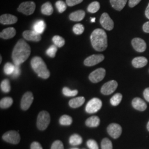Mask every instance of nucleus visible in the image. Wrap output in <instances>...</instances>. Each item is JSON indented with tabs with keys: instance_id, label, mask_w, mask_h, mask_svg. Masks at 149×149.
Instances as JSON below:
<instances>
[{
	"instance_id": "f257e3e1",
	"label": "nucleus",
	"mask_w": 149,
	"mask_h": 149,
	"mask_svg": "<svg viewBox=\"0 0 149 149\" xmlns=\"http://www.w3.org/2000/svg\"><path fill=\"white\" fill-rule=\"evenodd\" d=\"M31 53L30 46L23 39H19L15 46L12 58L15 65H20L27 60Z\"/></svg>"
},
{
	"instance_id": "f03ea898",
	"label": "nucleus",
	"mask_w": 149,
	"mask_h": 149,
	"mask_svg": "<svg viewBox=\"0 0 149 149\" xmlns=\"http://www.w3.org/2000/svg\"><path fill=\"white\" fill-rule=\"evenodd\" d=\"M90 39L93 48L97 52L104 51L108 47L106 33L102 29L94 30L91 35Z\"/></svg>"
},
{
	"instance_id": "7ed1b4c3",
	"label": "nucleus",
	"mask_w": 149,
	"mask_h": 149,
	"mask_svg": "<svg viewBox=\"0 0 149 149\" xmlns=\"http://www.w3.org/2000/svg\"><path fill=\"white\" fill-rule=\"evenodd\" d=\"M31 66L38 76L43 79H47L50 76V71L42 58L39 56H35L32 58Z\"/></svg>"
},
{
	"instance_id": "20e7f679",
	"label": "nucleus",
	"mask_w": 149,
	"mask_h": 149,
	"mask_svg": "<svg viewBox=\"0 0 149 149\" xmlns=\"http://www.w3.org/2000/svg\"><path fill=\"white\" fill-rule=\"evenodd\" d=\"M50 122V114L48 112L43 111L38 114L37 121V127L40 130H44L48 128Z\"/></svg>"
},
{
	"instance_id": "39448f33",
	"label": "nucleus",
	"mask_w": 149,
	"mask_h": 149,
	"mask_svg": "<svg viewBox=\"0 0 149 149\" xmlns=\"http://www.w3.org/2000/svg\"><path fill=\"white\" fill-rule=\"evenodd\" d=\"M36 3L33 1L22 2L17 8V11L23 14L29 16L32 15L36 10Z\"/></svg>"
},
{
	"instance_id": "423d86ee",
	"label": "nucleus",
	"mask_w": 149,
	"mask_h": 149,
	"mask_svg": "<svg viewBox=\"0 0 149 149\" xmlns=\"http://www.w3.org/2000/svg\"><path fill=\"white\" fill-rule=\"evenodd\" d=\"M102 102L98 98H93L87 103L86 106V111L88 113H95L101 108Z\"/></svg>"
},
{
	"instance_id": "0eeeda50",
	"label": "nucleus",
	"mask_w": 149,
	"mask_h": 149,
	"mask_svg": "<svg viewBox=\"0 0 149 149\" xmlns=\"http://www.w3.org/2000/svg\"><path fill=\"white\" fill-rule=\"evenodd\" d=\"M2 139L7 143L12 144H18L21 140L20 135L17 132L11 130L4 134Z\"/></svg>"
},
{
	"instance_id": "6e6552de",
	"label": "nucleus",
	"mask_w": 149,
	"mask_h": 149,
	"mask_svg": "<svg viewBox=\"0 0 149 149\" xmlns=\"http://www.w3.org/2000/svg\"><path fill=\"white\" fill-rule=\"evenodd\" d=\"M106 75V70L99 68L92 72L89 75V79L93 83H98L103 80Z\"/></svg>"
},
{
	"instance_id": "1a4fd4ad",
	"label": "nucleus",
	"mask_w": 149,
	"mask_h": 149,
	"mask_svg": "<svg viewBox=\"0 0 149 149\" xmlns=\"http://www.w3.org/2000/svg\"><path fill=\"white\" fill-rule=\"evenodd\" d=\"M118 87V83L115 80H111L104 84L102 87L101 92L104 95H109L113 93Z\"/></svg>"
},
{
	"instance_id": "9d476101",
	"label": "nucleus",
	"mask_w": 149,
	"mask_h": 149,
	"mask_svg": "<svg viewBox=\"0 0 149 149\" xmlns=\"http://www.w3.org/2000/svg\"><path fill=\"white\" fill-rule=\"evenodd\" d=\"M34 100L33 95L31 92H27L22 97L21 103V107L23 111H27L30 107Z\"/></svg>"
},
{
	"instance_id": "9b49d317",
	"label": "nucleus",
	"mask_w": 149,
	"mask_h": 149,
	"mask_svg": "<svg viewBox=\"0 0 149 149\" xmlns=\"http://www.w3.org/2000/svg\"><path fill=\"white\" fill-rule=\"evenodd\" d=\"M107 132L112 138L117 139L122 133V128L118 124L112 123L108 127Z\"/></svg>"
},
{
	"instance_id": "f8f14e48",
	"label": "nucleus",
	"mask_w": 149,
	"mask_h": 149,
	"mask_svg": "<svg viewBox=\"0 0 149 149\" xmlns=\"http://www.w3.org/2000/svg\"><path fill=\"white\" fill-rule=\"evenodd\" d=\"M102 26L107 31H112L114 28V22L107 13H103L100 18Z\"/></svg>"
},
{
	"instance_id": "ddd939ff",
	"label": "nucleus",
	"mask_w": 149,
	"mask_h": 149,
	"mask_svg": "<svg viewBox=\"0 0 149 149\" xmlns=\"http://www.w3.org/2000/svg\"><path fill=\"white\" fill-rule=\"evenodd\" d=\"M104 59V56L102 54L92 55L85 60L84 64L86 66H93L100 63Z\"/></svg>"
},
{
	"instance_id": "4468645a",
	"label": "nucleus",
	"mask_w": 149,
	"mask_h": 149,
	"mask_svg": "<svg viewBox=\"0 0 149 149\" xmlns=\"http://www.w3.org/2000/svg\"><path fill=\"white\" fill-rule=\"evenodd\" d=\"M23 37L27 40L36 42H39L42 39L41 35L34 31H25L23 33Z\"/></svg>"
},
{
	"instance_id": "2eb2a0df",
	"label": "nucleus",
	"mask_w": 149,
	"mask_h": 149,
	"mask_svg": "<svg viewBox=\"0 0 149 149\" xmlns=\"http://www.w3.org/2000/svg\"><path fill=\"white\" fill-rule=\"evenodd\" d=\"M132 44L134 49L138 52H144L146 49V44L144 40L141 38H134L132 41Z\"/></svg>"
},
{
	"instance_id": "dca6fc26",
	"label": "nucleus",
	"mask_w": 149,
	"mask_h": 149,
	"mask_svg": "<svg viewBox=\"0 0 149 149\" xmlns=\"http://www.w3.org/2000/svg\"><path fill=\"white\" fill-rule=\"evenodd\" d=\"M17 21V17L11 14H4L0 17V23L5 25L15 24Z\"/></svg>"
},
{
	"instance_id": "f3484780",
	"label": "nucleus",
	"mask_w": 149,
	"mask_h": 149,
	"mask_svg": "<svg viewBox=\"0 0 149 149\" xmlns=\"http://www.w3.org/2000/svg\"><path fill=\"white\" fill-rule=\"evenodd\" d=\"M16 34V29L13 27H9L3 29L1 32L0 37L4 39H9L14 37Z\"/></svg>"
},
{
	"instance_id": "a211bd4d",
	"label": "nucleus",
	"mask_w": 149,
	"mask_h": 149,
	"mask_svg": "<svg viewBox=\"0 0 149 149\" xmlns=\"http://www.w3.org/2000/svg\"><path fill=\"white\" fill-rule=\"evenodd\" d=\"M132 106L135 109L139 111H144L147 108L146 103L142 99L138 97L133 99L132 101Z\"/></svg>"
},
{
	"instance_id": "6ab92c4d",
	"label": "nucleus",
	"mask_w": 149,
	"mask_h": 149,
	"mask_svg": "<svg viewBox=\"0 0 149 149\" xmlns=\"http://www.w3.org/2000/svg\"><path fill=\"white\" fill-rule=\"evenodd\" d=\"M85 17V12L83 10H77L71 13L69 15V19L71 21L79 22L82 21Z\"/></svg>"
},
{
	"instance_id": "aec40b11",
	"label": "nucleus",
	"mask_w": 149,
	"mask_h": 149,
	"mask_svg": "<svg viewBox=\"0 0 149 149\" xmlns=\"http://www.w3.org/2000/svg\"><path fill=\"white\" fill-rule=\"evenodd\" d=\"M148 64V59L143 56L136 57L133 60L132 65L135 68H141Z\"/></svg>"
},
{
	"instance_id": "412c9836",
	"label": "nucleus",
	"mask_w": 149,
	"mask_h": 149,
	"mask_svg": "<svg viewBox=\"0 0 149 149\" xmlns=\"http://www.w3.org/2000/svg\"><path fill=\"white\" fill-rule=\"evenodd\" d=\"M127 1L128 0H110V3L113 8L117 11H120L125 7Z\"/></svg>"
},
{
	"instance_id": "4be33fe9",
	"label": "nucleus",
	"mask_w": 149,
	"mask_h": 149,
	"mask_svg": "<svg viewBox=\"0 0 149 149\" xmlns=\"http://www.w3.org/2000/svg\"><path fill=\"white\" fill-rule=\"evenodd\" d=\"M85 102V98L84 97H79L73 99H71L69 101L70 106L73 108H79Z\"/></svg>"
},
{
	"instance_id": "5701e85b",
	"label": "nucleus",
	"mask_w": 149,
	"mask_h": 149,
	"mask_svg": "<svg viewBox=\"0 0 149 149\" xmlns=\"http://www.w3.org/2000/svg\"><path fill=\"white\" fill-rule=\"evenodd\" d=\"M86 125L90 128H95L100 124V119L97 116H92L88 118L86 121Z\"/></svg>"
},
{
	"instance_id": "b1692460",
	"label": "nucleus",
	"mask_w": 149,
	"mask_h": 149,
	"mask_svg": "<svg viewBox=\"0 0 149 149\" xmlns=\"http://www.w3.org/2000/svg\"><path fill=\"white\" fill-rule=\"evenodd\" d=\"M45 28H46V24L45 22L43 20H39L36 22L34 24L33 27L34 31L40 34L43 33Z\"/></svg>"
},
{
	"instance_id": "393cba45",
	"label": "nucleus",
	"mask_w": 149,
	"mask_h": 149,
	"mask_svg": "<svg viewBox=\"0 0 149 149\" xmlns=\"http://www.w3.org/2000/svg\"><path fill=\"white\" fill-rule=\"evenodd\" d=\"M41 12L43 15L46 16H50L53 14L54 9L51 3L47 2L44 3L41 7Z\"/></svg>"
},
{
	"instance_id": "a878e982",
	"label": "nucleus",
	"mask_w": 149,
	"mask_h": 149,
	"mask_svg": "<svg viewBox=\"0 0 149 149\" xmlns=\"http://www.w3.org/2000/svg\"><path fill=\"white\" fill-rule=\"evenodd\" d=\"M69 143L70 144L73 146L79 145L82 143V138L79 135L74 134L70 136Z\"/></svg>"
},
{
	"instance_id": "bb28decb",
	"label": "nucleus",
	"mask_w": 149,
	"mask_h": 149,
	"mask_svg": "<svg viewBox=\"0 0 149 149\" xmlns=\"http://www.w3.org/2000/svg\"><path fill=\"white\" fill-rule=\"evenodd\" d=\"M13 104V100L11 97H7L2 98L0 101V107L2 109L9 108Z\"/></svg>"
},
{
	"instance_id": "cd10ccee",
	"label": "nucleus",
	"mask_w": 149,
	"mask_h": 149,
	"mask_svg": "<svg viewBox=\"0 0 149 149\" xmlns=\"http://www.w3.org/2000/svg\"><path fill=\"white\" fill-rule=\"evenodd\" d=\"M100 8V3L97 1H95L91 3L90 4L88 5L87 7V11L91 13H94L98 11Z\"/></svg>"
},
{
	"instance_id": "c85d7f7f",
	"label": "nucleus",
	"mask_w": 149,
	"mask_h": 149,
	"mask_svg": "<svg viewBox=\"0 0 149 149\" xmlns=\"http://www.w3.org/2000/svg\"><path fill=\"white\" fill-rule=\"evenodd\" d=\"M52 40L54 45L58 48L63 47L65 43V41L64 38L59 36H55L53 38Z\"/></svg>"
},
{
	"instance_id": "c756f323",
	"label": "nucleus",
	"mask_w": 149,
	"mask_h": 149,
	"mask_svg": "<svg viewBox=\"0 0 149 149\" xmlns=\"http://www.w3.org/2000/svg\"><path fill=\"white\" fill-rule=\"evenodd\" d=\"M59 123L62 125H70L72 123V119L69 116L63 115L60 118Z\"/></svg>"
},
{
	"instance_id": "7c9ffc66",
	"label": "nucleus",
	"mask_w": 149,
	"mask_h": 149,
	"mask_svg": "<svg viewBox=\"0 0 149 149\" xmlns=\"http://www.w3.org/2000/svg\"><path fill=\"white\" fill-rule=\"evenodd\" d=\"M122 95L120 93H116L112 97L110 100L111 103L113 106H117L122 100Z\"/></svg>"
},
{
	"instance_id": "2f4dec72",
	"label": "nucleus",
	"mask_w": 149,
	"mask_h": 149,
	"mask_svg": "<svg viewBox=\"0 0 149 149\" xmlns=\"http://www.w3.org/2000/svg\"><path fill=\"white\" fill-rule=\"evenodd\" d=\"M1 89L4 93H8L11 91L10 81L8 79L3 80L1 83Z\"/></svg>"
},
{
	"instance_id": "473e14b6",
	"label": "nucleus",
	"mask_w": 149,
	"mask_h": 149,
	"mask_svg": "<svg viewBox=\"0 0 149 149\" xmlns=\"http://www.w3.org/2000/svg\"><path fill=\"white\" fill-rule=\"evenodd\" d=\"M15 65L13 64H11L10 63H7L5 65L3 70L6 74L7 75H11L13 74L15 70Z\"/></svg>"
},
{
	"instance_id": "72a5a7b5",
	"label": "nucleus",
	"mask_w": 149,
	"mask_h": 149,
	"mask_svg": "<svg viewBox=\"0 0 149 149\" xmlns=\"http://www.w3.org/2000/svg\"><path fill=\"white\" fill-rule=\"evenodd\" d=\"M57 48L58 47L55 45H51L46 51L47 55L49 56V57L53 58L55 56L56 53L57 52V50H58V48Z\"/></svg>"
},
{
	"instance_id": "f704fd0d",
	"label": "nucleus",
	"mask_w": 149,
	"mask_h": 149,
	"mask_svg": "<svg viewBox=\"0 0 149 149\" xmlns=\"http://www.w3.org/2000/svg\"><path fill=\"white\" fill-rule=\"evenodd\" d=\"M63 93L64 96L66 97H73L76 96L78 93V91L76 90H71L68 87H65L63 89Z\"/></svg>"
},
{
	"instance_id": "c9c22d12",
	"label": "nucleus",
	"mask_w": 149,
	"mask_h": 149,
	"mask_svg": "<svg viewBox=\"0 0 149 149\" xmlns=\"http://www.w3.org/2000/svg\"><path fill=\"white\" fill-rule=\"evenodd\" d=\"M72 30H73V32L75 34L81 35L84 32L85 27L82 24L78 23V24H75L74 26L73 27Z\"/></svg>"
},
{
	"instance_id": "e433bc0d",
	"label": "nucleus",
	"mask_w": 149,
	"mask_h": 149,
	"mask_svg": "<svg viewBox=\"0 0 149 149\" xmlns=\"http://www.w3.org/2000/svg\"><path fill=\"white\" fill-rule=\"evenodd\" d=\"M55 6H56L58 10L59 11V13H63L67 8V6H66V3L64 2L63 1H61V0L58 1L55 3Z\"/></svg>"
},
{
	"instance_id": "4c0bfd02",
	"label": "nucleus",
	"mask_w": 149,
	"mask_h": 149,
	"mask_svg": "<svg viewBox=\"0 0 149 149\" xmlns=\"http://www.w3.org/2000/svg\"><path fill=\"white\" fill-rule=\"evenodd\" d=\"M102 149H113L111 141L108 138L103 139L101 142Z\"/></svg>"
},
{
	"instance_id": "58836bf2",
	"label": "nucleus",
	"mask_w": 149,
	"mask_h": 149,
	"mask_svg": "<svg viewBox=\"0 0 149 149\" xmlns=\"http://www.w3.org/2000/svg\"><path fill=\"white\" fill-rule=\"evenodd\" d=\"M87 145L90 149H99L98 145L95 140L90 139L87 141Z\"/></svg>"
},
{
	"instance_id": "ea45409f",
	"label": "nucleus",
	"mask_w": 149,
	"mask_h": 149,
	"mask_svg": "<svg viewBox=\"0 0 149 149\" xmlns=\"http://www.w3.org/2000/svg\"><path fill=\"white\" fill-rule=\"evenodd\" d=\"M15 65V70L13 72V74H11L12 77L14 79H16L18 77H19L21 74V68H20V65Z\"/></svg>"
},
{
	"instance_id": "a19ab883",
	"label": "nucleus",
	"mask_w": 149,
	"mask_h": 149,
	"mask_svg": "<svg viewBox=\"0 0 149 149\" xmlns=\"http://www.w3.org/2000/svg\"><path fill=\"white\" fill-rule=\"evenodd\" d=\"M51 149H64V145L61 141L56 140L52 144Z\"/></svg>"
},
{
	"instance_id": "79ce46f5",
	"label": "nucleus",
	"mask_w": 149,
	"mask_h": 149,
	"mask_svg": "<svg viewBox=\"0 0 149 149\" xmlns=\"http://www.w3.org/2000/svg\"><path fill=\"white\" fill-rule=\"evenodd\" d=\"M83 1V0H66V4L69 6L72 7L78 4H80Z\"/></svg>"
},
{
	"instance_id": "37998d69",
	"label": "nucleus",
	"mask_w": 149,
	"mask_h": 149,
	"mask_svg": "<svg viewBox=\"0 0 149 149\" xmlns=\"http://www.w3.org/2000/svg\"><path fill=\"white\" fill-rule=\"evenodd\" d=\"M31 149H43L42 145L38 142H33L31 145Z\"/></svg>"
},
{
	"instance_id": "c03bdc74",
	"label": "nucleus",
	"mask_w": 149,
	"mask_h": 149,
	"mask_svg": "<svg viewBox=\"0 0 149 149\" xmlns=\"http://www.w3.org/2000/svg\"><path fill=\"white\" fill-rule=\"evenodd\" d=\"M141 0H129V6L130 7H134L137 5Z\"/></svg>"
},
{
	"instance_id": "a18cd8bd",
	"label": "nucleus",
	"mask_w": 149,
	"mask_h": 149,
	"mask_svg": "<svg viewBox=\"0 0 149 149\" xmlns=\"http://www.w3.org/2000/svg\"><path fill=\"white\" fill-rule=\"evenodd\" d=\"M144 96L145 100L149 102V88H146L144 91Z\"/></svg>"
},
{
	"instance_id": "49530a36",
	"label": "nucleus",
	"mask_w": 149,
	"mask_h": 149,
	"mask_svg": "<svg viewBox=\"0 0 149 149\" xmlns=\"http://www.w3.org/2000/svg\"><path fill=\"white\" fill-rule=\"evenodd\" d=\"M143 31L146 33H149V21L146 22L143 25Z\"/></svg>"
},
{
	"instance_id": "de8ad7c7",
	"label": "nucleus",
	"mask_w": 149,
	"mask_h": 149,
	"mask_svg": "<svg viewBox=\"0 0 149 149\" xmlns=\"http://www.w3.org/2000/svg\"><path fill=\"white\" fill-rule=\"evenodd\" d=\"M145 16L149 19V3L145 10Z\"/></svg>"
},
{
	"instance_id": "09e8293b",
	"label": "nucleus",
	"mask_w": 149,
	"mask_h": 149,
	"mask_svg": "<svg viewBox=\"0 0 149 149\" xmlns=\"http://www.w3.org/2000/svg\"><path fill=\"white\" fill-rule=\"evenodd\" d=\"M91 22H95V21H96V18H91Z\"/></svg>"
},
{
	"instance_id": "8fccbe9b",
	"label": "nucleus",
	"mask_w": 149,
	"mask_h": 149,
	"mask_svg": "<svg viewBox=\"0 0 149 149\" xmlns=\"http://www.w3.org/2000/svg\"><path fill=\"white\" fill-rule=\"evenodd\" d=\"M147 129H148V131H149V122L148 123V125H147Z\"/></svg>"
},
{
	"instance_id": "3c124183",
	"label": "nucleus",
	"mask_w": 149,
	"mask_h": 149,
	"mask_svg": "<svg viewBox=\"0 0 149 149\" xmlns=\"http://www.w3.org/2000/svg\"><path fill=\"white\" fill-rule=\"evenodd\" d=\"M0 60H0V63H2V56H0Z\"/></svg>"
},
{
	"instance_id": "603ef678",
	"label": "nucleus",
	"mask_w": 149,
	"mask_h": 149,
	"mask_svg": "<svg viewBox=\"0 0 149 149\" xmlns=\"http://www.w3.org/2000/svg\"><path fill=\"white\" fill-rule=\"evenodd\" d=\"M77 149V148H72V149Z\"/></svg>"
}]
</instances>
